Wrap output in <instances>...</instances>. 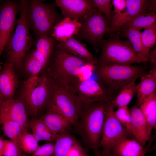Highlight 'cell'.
Segmentation results:
<instances>
[{
    "label": "cell",
    "instance_id": "45",
    "mask_svg": "<svg viewBox=\"0 0 156 156\" xmlns=\"http://www.w3.org/2000/svg\"><path fill=\"white\" fill-rule=\"evenodd\" d=\"M0 8H1V5H0Z\"/></svg>",
    "mask_w": 156,
    "mask_h": 156
},
{
    "label": "cell",
    "instance_id": "1",
    "mask_svg": "<svg viewBox=\"0 0 156 156\" xmlns=\"http://www.w3.org/2000/svg\"><path fill=\"white\" fill-rule=\"evenodd\" d=\"M56 84L47 72L32 76L23 83L20 98L29 116L38 118L49 107L53 99Z\"/></svg>",
    "mask_w": 156,
    "mask_h": 156
},
{
    "label": "cell",
    "instance_id": "9",
    "mask_svg": "<svg viewBox=\"0 0 156 156\" xmlns=\"http://www.w3.org/2000/svg\"><path fill=\"white\" fill-rule=\"evenodd\" d=\"M81 22V26L76 36L90 44L97 51L103 36L109 33V23L97 8Z\"/></svg>",
    "mask_w": 156,
    "mask_h": 156
},
{
    "label": "cell",
    "instance_id": "33",
    "mask_svg": "<svg viewBox=\"0 0 156 156\" xmlns=\"http://www.w3.org/2000/svg\"><path fill=\"white\" fill-rule=\"evenodd\" d=\"M93 5L103 14L109 23L113 13V6L111 0H91Z\"/></svg>",
    "mask_w": 156,
    "mask_h": 156
},
{
    "label": "cell",
    "instance_id": "43",
    "mask_svg": "<svg viewBox=\"0 0 156 156\" xmlns=\"http://www.w3.org/2000/svg\"><path fill=\"white\" fill-rule=\"evenodd\" d=\"M19 156H27V155L23 153H21L20 154V155Z\"/></svg>",
    "mask_w": 156,
    "mask_h": 156
},
{
    "label": "cell",
    "instance_id": "26",
    "mask_svg": "<svg viewBox=\"0 0 156 156\" xmlns=\"http://www.w3.org/2000/svg\"><path fill=\"white\" fill-rule=\"evenodd\" d=\"M29 126L32 134L37 141H55L57 135L53 133L46 125L38 118L29 120Z\"/></svg>",
    "mask_w": 156,
    "mask_h": 156
},
{
    "label": "cell",
    "instance_id": "12",
    "mask_svg": "<svg viewBox=\"0 0 156 156\" xmlns=\"http://www.w3.org/2000/svg\"><path fill=\"white\" fill-rule=\"evenodd\" d=\"M20 6V1L13 0L3 2L1 5L0 57L13 32Z\"/></svg>",
    "mask_w": 156,
    "mask_h": 156
},
{
    "label": "cell",
    "instance_id": "29",
    "mask_svg": "<svg viewBox=\"0 0 156 156\" xmlns=\"http://www.w3.org/2000/svg\"><path fill=\"white\" fill-rule=\"evenodd\" d=\"M155 24H156L155 13L143 14L127 23L118 31L130 28L140 31L142 29H146Z\"/></svg>",
    "mask_w": 156,
    "mask_h": 156
},
{
    "label": "cell",
    "instance_id": "18",
    "mask_svg": "<svg viewBox=\"0 0 156 156\" xmlns=\"http://www.w3.org/2000/svg\"><path fill=\"white\" fill-rule=\"evenodd\" d=\"M81 23L77 19L63 18L54 27L51 36L57 42L65 41L77 35Z\"/></svg>",
    "mask_w": 156,
    "mask_h": 156
},
{
    "label": "cell",
    "instance_id": "7",
    "mask_svg": "<svg viewBox=\"0 0 156 156\" xmlns=\"http://www.w3.org/2000/svg\"><path fill=\"white\" fill-rule=\"evenodd\" d=\"M27 0H20V14L14 31L4 50L6 62L18 68L27 52L30 50L33 40L26 18Z\"/></svg>",
    "mask_w": 156,
    "mask_h": 156
},
{
    "label": "cell",
    "instance_id": "28",
    "mask_svg": "<svg viewBox=\"0 0 156 156\" xmlns=\"http://www.w3.org/2000/svg\"><path fill=\"white\" fill-rule=\"evenodd\" d=\"M136 80L130 82L119 92L112 101L114 108L127 106L136 94Z\"/></svg>",
    "mask_w": 156,
    "mask_h": 156
},
{
    "label": "cell",
    "instance_id": "25",
    "mask_svg": "<svg viewBox=\"0 0 156 156\" xmlns=\"http://www.w3.org/2000/svg\"><path fill=\"white\" fill-rule=\"evenodd\" d=\"M55 141L53 152L51 156H66L73 147L79 145L75 138L68 131L57 134Z\"/></svg>",
    "mask_w": 156,
    "mask_h": 156
},
{
    "label": "cell",
    "instance_id": "30",
    "mask_svg": "<svg viewBox=\"0 0 156 156\" xmlns=\"http://www.w3.org/2000/svg\"><path fill=\"white\" fill-rule=\"evenodd\" d=\"M114 114L130 135L135 138V133L132 125L129 110L127 106L118 108L117 110L114 111Z\"/></svg>",
    "mask_w": 156,
    "mask_h": 156
},
{
    "label": "cell",
    "instance_id": "10",
    "mask_svg": "<svg viewBox=\"0 0 156 156\" xmlns=\"http://www.w3.org/2000/svg\"><path fill=\"white\" fill-rule=\"evenodd\" d=\"M112 101L106 106L100 143L104 153L109 152L116 144L131 136L115 117Z\"/></svg>",
    "mask_w": 156,
    "mask_h": 156
},
{
    "label": "cell",
    "instance_id": "15",
    "mask_svg": "<svg viewBox=\"0 0 156 156\" xmlns=\"http://www.w3.org/2000/svg\"><path fill=\"white\" fill-rule=\"evenodd\" d=\"M0 111L18 124L25 131L30 129L29 114L26 107L20 98L2 100Z\"/></svg>",
    "mask_w": 156,
    "mask_h": 156
},
{
    "label": "cell",
    "instance_id": "4",
    "mask_svg": "<svg viewBox=\"0 0 156 156\" xmlns=\"http://www.w3.org/2000/svg\"><path fill=\"white\" fill-rule=\"evenodd\" d=\"M56 6L55 2L48 4L43 0H27V21L36 39L51 36L54 27L64 18L59 14Z\"/></svg>",
    "mask_w": 156,
    "mask_h": 156
},
{
    "label": "cell",
    "instance_id": "38",
    "mask_svg": "<svg viewBox=\"0 0 156 156\" xmlns=\"http://www.w3.org/2000/svg\"><path fill=\"white\" fill-rule=\"evenodd\" d=\"M112 3L114 14H120L125 10L126 6V0H112Z\"/></svg>",
    "mask_w": 156,
    "mask_h": 156
},
{
    "label": "cell",
    "instance_id": "36",
    "mask_svg": "<svg viewBox=\"0 0 156 156\" xmlns=\"http://www.w3.org/2000/svg\"><path fill=\"white\" fill-rule=\"evenodd\" d=\"M54 146V143L48 142L39 146L31 156H51L53 152Z\"/></svg>",
    "mask_w": 156,
    "mask_h": 156
},
{
    "label": "cell",
    "instance_id": "24",
    "mask_svg": "<svg viewBox=\"0 0 156 156\" xmlns=\"http://www.w3.org/2000/svg\"><path fill=\"white\" fill-rule=\"evenodd\" d=\"M117 34L120 38H127L135 52L148 61L149 54L145 51L143 45L141 33L140 31L130 28H126L118 31Z\"/></svg>",
    "mask_w": 156,
    "mask_h": 156
},
{
    "label": "cell",
    "instance_id": "6",
    "mask_svg": "<svg viewBox=\"0 0 156 156\" xmlns=\"http://www.w3.org/2000/svg\"><path fill=\"white\" fill-rule=\"evenodd\" d=\"M103 38L100 48L101 52L96 59V66L109 64L129 65L147 62L133 50L128 40H122L116 33Z\"/></svg>",
    "mask_w": 156,
    "mask_h": 156
},
{
    "label": "cell",
    "instance_id": "11",
    "mask_svg": "<svg viewBox=\"0 0 156 156\" xmlns=\"http://www.w3.org/2000/svg\"><path fill=\"white\" fill-rule=\"evenodd\" d=\"M155 0H126V6L121 14H112L108 34L117 32L124 25L141 15L155 13Z\"/></svg>",
    "mask_w": 156,
    "mask_h": 156
},
{
    "label": "cell",
    "instance_id": "27",
    "mask_svg": "<svg viewBox=\"0 0 156 156\" xmlns=\"http://www.w3.org/2000/svg\"><path fill=\"white\" fill-rule=\"evenodd\" d=\"M0 122L2 125L5 135L19 146V138L22 133L25 131L18 124L0 111Z\"/></svg>",
    "mask_w": 156,
    "mask_h": 156
},
{
    "label": "cell",
    "instance_id": "3",
    "mask_svg": "<svg viewBox=\"0 0 156 156\" xmlns=\"http://www.w3.org/2000/svg\"><path fill=\"white\" fill-rule=\"evenodd\" d=\"M109 102L82 104L75 130L86 146L94 151L100 146L105 109Z\"/></svg>",
    "mask_w": 156,
    "mask_h": 156
},
{
    "label": "cell",
    "instance_id": "2",
    "mask_svg": "<svg viewBox=\"0 0 156 156\" xmlns=\"http://www.w3.org/2000/svg\"><path fill=\"white\" fill-rule=\"evenodd\" d=\"M57 44L44 71L56 84L74 88L80 80L79 75L83 70L95 65L66 52Z\"/></svg>",
    "mask_w": 156,
    "mask_h": 156
},
{
    "label": "cell",
    "instance_id": "19",
    "mask_svg": "<svg viewBox=\"0 0 156 156\" xmlns=\"http://www.w3.org/2000/svg\"><path fill=\"white\" fill-rule=\"evenodd\" d=\"M42 121L54 134L68 131L72 126L70 122L60 114L48 108L46 112L38 118Z\"/></svg>",
    "mask_w": 156,
    "mask_h": 156
},
{
    "label": "cell",
    "instance_id": "34",
    "mask_svg": "<svg viewBox=\"0 0 156 156\" xmlns=\"http://www.w3.org/2000/svg\"><path fill=\"white\" fill-rule=\"evenodd\" d=\"M139 106V109L146 117L156 109V92L145 98Z\"/></svg>",
    "mask_w": 156,
    "mask_h": 156
},
{
    "label": "cell",
    "instance_id": "23",
    "mask_svg": "<svg viewBox=\"0 0 156 156\" xmlns=\"http://www.w3.org/2000/svg\"><path fill=\"white\" fill-rule=\"evenodd\" d=\"M19 68L23 71L27 79L40 75L44 70L46 66L30 49L24 57Z\"/></svg>",
    "mask_w": 156,
    "mask_h": 156
},
{
    "label": "cell",
    "instance_id": "21",
    "mask_svg": "<svg viewBox=\"0 0 156 156\" xmlns=\"http://www.w3.org/2000/svg\"><path fill=\"white\" fill-rule=\"evenodd\" d=\"M136 86V94L139 106L146 97L156 92V67L151 68L141 77Z\"/></svg>",
    "mask_w": 156,
    "mask_h": 156
},
{
    "label": "cell",
    "instance_id": "32",
    "mask_svg": "<svg viewBox=\"0 0 156 156\" xmlns=\"http://www.w3.org/2000/svg\"><path fill=\"white\" fill-rule=\"evenodd\" d=\"M142 41L144 49L147 53L156 43V24L147 28L141 33Z\"/></svg>",
    "mask_w": 156,
    "mask_h": 156
},
{
    "label": "cell",
    "instance_id": "17",
    "mask_svg": "<svg viewBox=\"0 0 156 156\" xmlns=\"http://www.w3.org/2000/svg\"><path fill=\"white\" fill-rule=\"evenodd\" d=\"M57 44L66 52L96 66V59L76 36H73L65 41L57 42Z\"/></svg>",
    "mask_w": 156,
    "mask_h": 156
},
{
    "label": "cell",
    "instance_id": "22",
    "mask_svg": "<svg viewBox=\"0 0 156 156\" xmlns=\"http://www.w3.org/2000/svg\"><path fill=\"white\" fill-rule=\"evenodd\" d=\"M110 151L118 156H145L143 147L136 140L125 138L116 144Z\"/></svg>",
    "mask_w": 156,
    "mask_h": 156
},
{
    "label": "cell",
    "instance_id": "41",
    "mask_svg": "<svg viewBox=\"0 0 156 156\" xmlns=\"http://www.w3.org/2000/svg\"><path fill=\"white\" fill-rule=\"evenodd\" d=\"M94 153L95 156H118L110 151L107 153H104L101 151L97 150L94 151Z\"/></svg>",
    "mask_w": 156,
    "mask_h": 156
},
{
    "label": "cell",
    "instance_id": "20",
    "mask_svg": "<svg viewBox=\"0 0 156 156\" xmlns=\"http://www.w3.org/2000/svg\"><path fill=\"white\" fill-rule=\"evenodd\" d=\"M129 110L136 140L143 147L150 139L146 117L137 106H133Z\"/></svg>",
    "mask_w": 156,
    "mask_h": 156
},
{
    "label": "cell",
    "instance_id": "44",
    "mask_svg": "<svg viewBox=\"0 0 156 156\" xmlns=\"http://www.w3.org/2000/svg\"><path fill=\"white\" fill-rule=\"evenodd\" d=\"M2 100H1V98L0 97V105L1 103V101Z\"/></svg>",
    "mask_w": 156,
    "mask_h": 156
},
{
    "label": "cell",
    "instance_id": "40",
    "mask_svg": "<svg viewBox=\"0 0 156 156\" xmlns=\"http://www.w3.org/2000/svg\"><path fill=\"white\" fill-rule=\"evenodd\" d=\"M82 151L80 145L73 147L69 152L66 156H82Z\"/></svg>",
    "mask_w": 156,
    "mask_h": 156
},
{
    "label": "cell",
    "instance_id": "46",
    "mask_svg": "<svg viewBox=\"0 0 156 156\" xmlns=\"http://www.w3.org/2000/svg\"><path fill=\"white\" fill-rule=\"evenodd\" d=\"M82 156H84V155H82Z\"/></svg>",
    "mask_w": 156,
    "mask_h": 156
},
{
    "label": "cell",
    "instance_id": "39",
    "mask_svg": "<svg viewBox=\"0 0 156 156\" xmlns=\"http://www.w3.org/2000/svg\"><path fill=\"white\" fill-rule=\"evenodd\" d=\"M151 63V68L156 67V47L149 52V60Z\"/></svg>",
    "mask_w": 156,
    "mask_h": 156
},
{
    "label": "cell",
    "instance_id": "37",
    "mask_svg": "<svg viewBox=\"0 0 156 156\" xmlns=\"http://www.w3.org/2000/svg\"><path fill=\"white\" fill-rule=\"evenodd\" d=\"M147 132L150 137L153 129H155L156 126V109L150 113L146 117Z\"/></svg>",
    "mask_w": 156,
    "mask_h": 156
},
{
    "label": "cell",
    "instance_id": "5",
    "mask_svg": "<svg viewBox=\"0 0 156 156\" xmlns=\"http://www.w3.org/2000/svg\"><path fill=\"white\" fill-rule=\"evenodd\" d=\"M94 70L99 81L115 98L125 85L146 73L143 66L129 65L96 66Z\"/></svg>",
    "mask_w": 156,
    "mask_h": 156
},
{
    "label": "cell",
    "instance_id": "42",
    "mask_svg": "<svg viewBox=\"0 0 156 156\" xmlns=\"http://www.w3.org/2000/svg\"><path fill=\"white\" fill-rule=\"evenodd\" d=\"M4 145L3 140L0 138V156L3 155Z\"/></svg>",
    "mask_w": 156,
    "mask_h": 156
},
{
    "label": "cell",
    "instance_id": "13",
    "mask_svg": "<svg viewBox=\"0 0 156 156\" xmlns=\"http://www.w3.org/2000/svg\"><path fill=\"white\" fill-rule=\"evenodd\" d=\"M74 88L82 103L108 102L115 98L99 81L94 80H80Z\"/></svg>",
    "mask_w": 156,
    "mask_h": 156
},
{
    "label": "cell",
    "instance_id": "31",
    "mask_svg": "<svg viewBox=\"0 0 156 156\" xmlns=\"http://www.w3.org/2000/svg\"><path fill=\"white\" fill-rule=\"evenodd\" d=\"M38 142L32 134L24 131L20 137L18 144L22 151L32 154L39 146Z\"/></svg>",
    "mask_w": 156,
    "mask_h": 156
},
{
    "label": "cell",
    "instance_id": "16",
    "mask_svg": "<svg viewBox=\"0 0 156 156\" xmlns=\"http://www.w3.org/2000/svg\"><path fill=\"white\" fill-rule=\"evenodd\" d=\"M15 69L7 62L0 69V97L2 100L14 98L18 83Z\"/></svg>",
    "mask_w": 156,
    "mask_h": 156
},
{
    "label": "cell",
    "instance_id": "8",
    "mask_svg": "<svg viewBox=\"0 0 156 156\" xmlns=\"http://www.w3.org/2000/svg\"><path fill=\"white\" fill-rule=\"evenodd\" d=\"M56 85L53 99L48 108L63 116L75 130L82 104L81 101L73 86Z\"/></svg>",
    "mask_w": 156,
    "mask_h": 156
},
{
    "label": "cell",
    "instance_id": "35",
    "mask_svg": "<svg viewBox=\"0 0 156 156\" xmlns=\"http://www.w3.org/2000/svg\"><path fill=\"white\" fill-rule=\"evenodd\" d=\"M3 140V156H19L22 152L19 146L11 140Z\"/></svg>",
    "mask_w": 156,
    "mask_h": 156
},
{
    "label": "cell",
    "instance_id": "14",
    "mask_svg": "<svg viewBox=\"0 0 156 156\" xmlns=\"http://www.w3.org/2000/svg\"><path fill=\"white\" fill-rule=\"evenodd\" d=\"M55 2L64 18L77 19L80 22L96 8L91 0H56Z\"/></svg>",
    "mask_w": 156,
    "mask_h": 156
}]
</instances>
